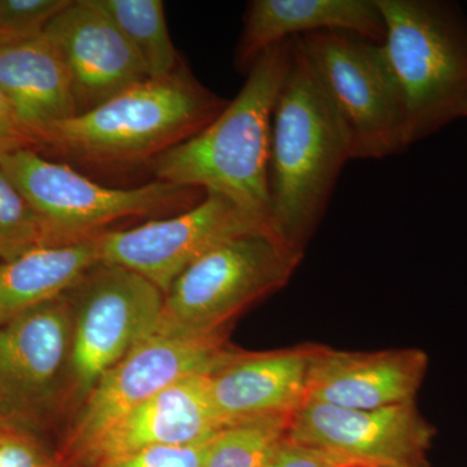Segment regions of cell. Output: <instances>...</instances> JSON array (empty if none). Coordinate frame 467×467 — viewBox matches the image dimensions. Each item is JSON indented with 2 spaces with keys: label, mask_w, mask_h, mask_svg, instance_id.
Here are the masks:
<instances>
[{
  "label": "cell",
  "mask_w": 467,
  "mask_h": 467,
  "mask_svg": "<svg viewBox=\"0 0 467 467\" xmlns=\"http://www.w3.org/2000/svg\"><path fill=\"white\" fill-rule=\"evenodd\" d=\"M348 160L339 119L295 36L273 110L269 156L270 227L291 250L304 254Z\"/></svg>",
  "instance_id": "1"
},
{
  "label": "cell",
  "mask_w": 467,
  "mask_h": 467,
  "mask_svg": "<svg viewBox=\"0 0 467 467\" xmlns=\"http://www.w3.org/2000/svg\"><path fill=\"white\" fill-rule=\"evenodd\" d=\"M291 57L292 38L260 55L211 124L153 160L158 181L220 193L270 227L272 117Z\"/></svg>",
  "instance_id": "2"
},
{
  "label": "cell",
  "mask_w": 467,
  "mask_h": 467,
  "mask_svg": "<svg viewBox=\"0 0 467 467\" xmlns=\"http://www.w3.org/2000/svg\"><path fill=\"white\" fill-rule=\"evenodd\" d=\"M227 103L181 66L173 75L143 79L100 106L52 125L39 147L91 164L153 161L211 124Z\"/></svg>",
  "instance_id": "3"
},
{
  "label": "cell",
  "mask_w": 467,
  "mask_h": 467,
  "mask_svg": "<svg viewBox=\"0 0 467 467\" xmlns=\"http://www.w3.org/2000/svg\"><path fill=\"white\" fill-rule=\"evenodd\" d=\"M408 146L467 115V18L439 0H377Z\"/></svg>",
  "instance_id": "4"
},
{
  "label": "cell",
  "mask_w": 467,
  "mask_h": 467,
  "mask_svg": "<svg viewBox=\"0 0 467 467\" xmlns=\"http://www.w3.org/2000/svg\"><path fill=\"white\" fill-rule=\"evenodd\" d=\"M303 256L272 232L245 234L218 245L171 285L156 334L227 333L234 319L288 284Z\"/></svg>",
  "instance_id": "5"
},
{
  "label": "cell",
  "mask_w": 467,
  "mask_h": 467,
  "mask_svg": "<svg viewBox=\"0 0 467 467\" xmlns=\"http://www.w3.org/2000/svg\"><path fill=\"white\" fill-rule=\"evenodd\" d=\"M299 38L342 125L350 160L389 158L407 150L400 91L382 45L330 30Z\"/></svg>",
  "instance_id": "6"
},
{
  "label": "cell",
  "mask_w": 467,
  "mask_h": 467,
  "mask_svg": "<svg viewBox=\"0 0 467 467\" xmlns=\"http://www.w3.org/2000/svg\"><path fill=\"white\" fill-rule=\"evenodd\" d=\"M0 169L32 204L55 244L99 235L104 226L122 218L192 208L207 193L161 181L110 189L42 158L36 150L2 156Z\"/></svg>",
  "instance_id": "7"
},
{
  "label": "cell",
  "mask_w": 467,
  "mask_h": 467,
  "mask_svg": "<svg viewBox=\"0 0 467 467\" xmlns=\"http://www.w3.org/2000/svg\"><path fill=\"white\" fill-rule=\"evenodd\" d=\"M245 350L232 346L226 333L207 337L153 334L107 371L86 396L63 447V467L126 413L171 384L192 376H212Z\"/></svg>",
  "instance_id": "8"
},
{
  "label": "cell",
  "mask_w": 467,
  "mask_h": 467,
  "mask_svg": "<svg viewBox=\"0 0 467 467\" xmlns=\"http://www.w3.org/2000/svg\"><path fill=\"white\" fill-rule=\"evenodd\" d=\"M75 291L69 376L84 401L107 371L156 334L164 292L131 270L104 263Z\"/></svg>",
  "instance_id": "9"
},
{
  "label": "cell",
  "mask_w": 467,
  "mask_h": 467,
  "mask_svg": "<svg viewBox=\"0 0 467 467\" xmlns=\"http://www.w3.org/2000/svg\"><path fill=\"white\" fill-rule=\"evenodd\" d=\"M256 232L272 229L225 196L207 192L177 216L101 233L100 261L144 276L165 295L175 279L208 252Z\"/></svg>",
  "instance_id": "10"
},
{
  "label": "cell",
  "mask_w": 467,
  "mask_h": 467,
  "mask_svg": "<svg viewBox=\"0 0 467 467\" xmlns=\"http://www.w3.org/2000/svg\"><path fill=\"white\" fill-rule=\"evenodd\" d=\"M72 327L66 296L0 326V422L36 432L50 416L69 378Z\"/></svg>",
  "instance_id": "11"
},
{
  "label": "cell",
  "mask_w": 467,
  "mask_h": 467,
  "mask_svg": "<svg viewBox=\"0 0 467 467\" xmlns=\"http://www.w3.org/2000/svg\"><path fill=\"white\" fill-rule=\"evenodd\" d=\"M290 436L368 465L430 467L435 429L416 401L368 410L306 402L292 417Z\"/></svg>",
  "instance_id": "12"
},
{
  "label": "cell",
  "mask_w": 467,
  "mask_h": 467,
  "mask_svg": "<svg viewBox=\"0 0 467 467\" xmlns=\"http://www.w3.org/2000/svg\"><path fill=\"white\" fill-rule=\"evenodd\" d=\"M209 377L171 384L131 409L63 467H99L155 447H182L211 441L226 426L211 396Z\"/></svg>",
  "instance_id": "13"
},
{
  "label": "cell",
  "mask_w": 467,
  "mask_h": 467,
  "mask_svg": "<svg viewBox=\"0 0 467 467\" xmlns=\"http://www.w3.org/2000/svg\"><path fill=\"white\" fill-rule=\"evenodd\" d=\"M43 36L67 67L78 113L149 78L124 34L91 0H73L52 18Z\"/></svg>",
  "instance_id": "14"
},
{
  "label": "cell",
  "mask_w": 467,
  "mask_h": 467,
  "mask_svg": "<svg viewBox=\"0 0 467 467\" xmlns=\"http://www.w3.org/2000/svg\"><path fill=\"white\" fill-rule=\"evenodd\" d=\"M427 368L429 358L420 349L348 352L318 346L306 402L368 410L416 401Z\"/></svg>",
  "instance_id": "15"
},
{
  "label": "cell",
  "mask_w": 467,
  "mask_h": 467,
  "mask_svg": "<svg viewBox=\"0 0 467 467\" xmlns=\"http://www.w3.org/2000/svg\"><path fill=\"white\" fill-rule=\"evenodd\" d=\"M317 344L247 352L209 377L218 414L234 423L252 418L294 416L306 404L310 364Z\"/></svg>",
  "instance_id": "16"
},
{
  "label": "cell",
  "mask_w": 467,
  "mask_h": 467,
  "mask_svg": "<svg viewBox=\"0 0 467 467\" xmlns=\"http://www.w3.org/2000/svg\"><path fill=\"white\" fill-rule=\"evenodd\" d=\"M235 63L250 70L278 43L306 34L346 32L382 45L386 26L377 0H254L244 15Z\"/></svg>",
  "instance_id": "17"
},
{
  "label": "cell",
  "mask_w": 467,
  "mask_h": 467,
  "mask_svg": "<svg viewBox=\"0 0 467 467\" xmlns=\"http://www.w3.org/2000/svg\"><path fill=\"white\" fill-rule=\"evenodd\" d=\"M0 90L38 147L52 125L78 115L67 67L43 34L0 45Z\"/></svg>",
  "instance_id": "18"
},
{
  "label": "cell",
  "mask_w": 467,
  "mask_h": 467,
  "mask_svg": "<svg viewBox=\"0 0 467 467\" xmlns=\"http://www.w3.org/2000/svg\"><path fill=\"white\" fill-rule=\"evenodd\" d=\"M99 235L42 245L0 264V326L75 290L101 263Z\"/></svg>",
  "instance_id": "19"
},
{
  "label": "cell",
  "mask_w": 467,
  "mask_h": 467,
  "mask_svg": "<svg viewBox=\"0 0 467 467\" xmlns=\"http://www.w3.org/2000/svg\"><path fill=\"white\" fill-rule=\"evenodd\" d=\"M116 24L137 52L149 78L173 75L181 64L161 0H91Z\"/></svg>",
  "instance_id": "20"
},
{
  "label": "cell",
  "mask_w": 467,
  "mask_h": 467,
  "mask_svg": "<svg viewBox=\"0 0 467 467\" xmlns=\"http://www.w3.org/2000/svg\"><path fill=\"white\" fill-rule=\"evenodd\" d=\"M294 416L239 420L208 442L202 467H263L290 434Z\"/></svg>",
  "instance_id": "21"
},
{
  "label": "cell",
  "mask_w": 467,
  "mask_h": 467,
  "mask_svg": "<svg viewBox=\"0 0 467 467\" xmlns=\"http://www.w3.org/2000/svg\"><path fill=\"white\" fill-rule=\"evenodd\" d=\"M48 244L55 243L41 217L0 169V260H14Z\"/></svg>",
  "instance_id": "22"
},
{
  "label": "cell",
  "mask_w": 467,
  "mask_h": 467,
  "mask_svg": "<svg viewBox=\"0 0 467 467\" xmlns=\"http://www.w3.org/2000/svg\"><path fill=\"white\" fill-rule=\"evenodd\" d=\"M73 0H0V45L24 41L45 32L52 18Z\"/></svg>",
  "instance_id": "23"
},
{
  "label": "cell",
  "mask_w": 467,
  "mask_h": 467,
  "mask_svg": "<svg viewBox=\"0 0 467 467\" xmlns=\"http://www.w3.org/2000/svg\"><path fill=\"white\" fill-rule=\"evenodd\" d=\"M57 454L36 432L0 422V467H57Z\"/></svg>",
  "instance_id": "24"
},
{
  "label": "cell",
  "mask_w": 467,
  "mask_h": 467,
  "mask_svg": "<svg viewBox=\"0 0 467 467\" xmlns=\"http://www.w3.org/2000/svg\"><path fill=\"white\" fill-rule=\"evenodd\" d=\"M368 465L342 454L295 441L290 434L263 467H356Z\"/></svg>",
  "instance_id": "25"
},
{
  "label": "cell",
  "mask_w": 467,
  "mask_h": 467,
  "mask_svg": "<svg viewBox=\"0 0 467 467\" xmlns=\"http://www.w3.org/2000/svg\"><path fill=\"white\" fill-rule=\"evenodd\" d=\"M208 442L150 448L99 467H202Z\"/></svg>",
  "instance_id": "26"
},
{
  "label": "cell",
  "mask_w": 467,
  "mask_h": 467,
  "mask_svg": "<svg viewBox=\"0 0 467 467\" xmlns=\"http://www.w3.org/2000/svg\"><path fill=\"white\" fill-rule=\"evenodd\" d=\"M38 143L27 133L11 104L0 90V158L20 150H36Z\"/></svg>",
  "instance_id": "27"
},
{
  "label": "cell",
  "mask_w": 467,
  "mask_h": 467,
  "mask_svg": "<svg viewBox=\"0 0 467 467\" xmlns=\"http://www.w3.org/2000/svg\"><path fill=\"white\" fill-rule=\"evenodd\" d=\"M356 467H389V466L361 465V466H356Z\"/></svg>",
  "instance_id": "28"
},
{
  "label": "cell",
  "mask_w": 467,
  "mask_h": 467,
  "mask_svg": "<svg viewBox=\"0 0 467 467\" xmlns=\"http://www.w3.org/2000/svg\"><path fill=\"white\" fill-rule=\"evenodd\" d=\"M57 467H60V466H57Z\"/></svg>",
  "instance_id": "29"
},
{
  "label": "cell",
  "mask_w": 467,
  "mask_h": 467,
  "mask_svg": "<svg viewBox=\"0 0 467 467\" xmlns=\"http://www.w3.org/2000/svg\"><path fill=\"white\" fill-rule=\"evenodd\" d=\"M466 117H467V115H466Z\"/></svg>",
  "instance_id": "30"
}]
</instances>
